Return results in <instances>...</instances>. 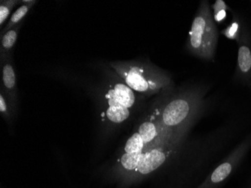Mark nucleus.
I'll return each instance as SVG.
<instances>
[{
    "instance_id": "4",
    "label": "nucleus",
    "mask_w": 251,
    "mask_h": 188,
    "mask_svg": "<svg viewBox=\"0 0 251 188\" xmlns=\"http://www.w3.org/2000/svg\"><path fill=\"white\" fill-rule=\"evenodd\" d=\"M139 94L131 89L119 76L106 92L105 98L108 108L107 118L114 124H120L129 119L132 109L138 105Z\"/></svg>"
},
{
    "instance_id": "16",
    "label": "nucleus",
    "mask_w": 251,
    "mask_h": 188,
    "mask_svg": "<svg viewBox=\"0 0 251 188\" xmlns=\"http://www.w3.org/2000/svg\"></svg>"
},
{
    "instance_id": "9",
    "label": "nucleus",
    "mask_w": 251,
    "mask_h": 188,
    "mask_svg": "<svg viewBox=\"0 0 251 188\" xmlns=\"http://www.w3.org/2000/svg\"><path fill=\"white\" fill-rule=\"evenodd\" d=\"M21 26H22V23L1 36V56H2V59L3 58L4 55L8 53L16 43Z\"/></svg>"
},
{
    "instance_id": "5",
    "label": "nucleus",
    "mask_w": 251,
    "mask_h": 188,
    "mask_svg": "<svg viewBox=\"0 0 251 188\" xmlns=\"http://www.w3.org/2000/svg\"><path fill=\"white\" fill-rule=\"evenodd\" d=\"M251 148V135L234 148L197 188H218L229 179Z\"/></svg>"
},
{
    "instance_id": "14",
    "label": "nucleus",
    "mask_w": 251,
    "mask_h": 188,
    "mask_svg": "<svg viewBox=\"0 0 251 188\" xmlns=\"http://www.w3.org/2000/svg\"><path fill=\"white\" fill-rule=\"evenodd\" d=\"M7 104L5 98L4 97L3 93H1L0 95V111L2 113L6 112Z\"/></svg>"
},
{
    "instance_id": "1",
    "label": "nucleus",
    "mask_w": 251,
    "mask_h": 188,
    "mask_svg": "<svg viewBox=\"0 0 251 188\" xmlns=\"http://www.w3.org/2000/svg\"><path fill=\"white\" fill-rule=\"evenodd\" d=\"M111 66L131 89L142 95H155L170 87L172 79L166 72L145 62H114Z\"/></svg>"
},
{
    "instance_id": "15",
    "label": "nucleus",
    "mask_w": 251,
    "mask_h": 188,
    "mask_svg": "<svg viewBox=\"0 0 251 188\" xmlns=\"http://www.w3.org/2000/svg\"><path fill=\"white\" fill-rule=\"evenodd\" d=\"M250 188H251V187H250Z\"/></svg>"
},
{
    "instance_id": "11",
    "label": "nucleus",
    "mask_w": 251,
    "mask_h": 188,
    "mask_svg": "<svg viewBox=\"0 0 251 188\" xmlns=\"http://www.w3.org/2000/svg\"><path fill=\"white\" fill-rule=\"evenodd\" d=\"M149 149L139 133L135 132L128 138L124 146V154H137Z\"/></svg>"
},
{
    "instance_id": "12",
    "label": "nucleus",
    "mask_w": 251,
    "mask_h": 188,
    "mask_svg": "<svg viewBox=\"0 0 251 188\" xmlns=\"http://www.w3.org/2000/svg\"><path fill=\"white\" fill-rule=\"evenodd\" d=\"M211 8L214 11L212 15L214 22L218 25H221L226 19L227 11H232L231 8L223 0H216Z\"/></svg>"
},
{
    "instance_id": "8",
    "label": "nucleus",
    "mask_w": 251,
    "mask_h": 188,
    "mask_svg": "<svg viewBox=\"0 0 251 188\" xmlns=\"http://www.w3.org/2000/svg\"><path fill=\"white\" fill-rule=\"evenodd\" d=\"M2 86L8 93H15L16 90V74L10 62L2 63Z\"/></svg>"
},
{
    "instance_id": "7",
    "label": "nucleus",
    "mask_w": 251,
    "mask_h": 188,
    "mask_svg": "<svg viewBox=\"0 0 251 188\" xmlns=\"http://www.w3.org/2000/svg\"><path fill=\"white\" fill-rule=\"evenodd\" d=\"M23 2H24V4L21 5L12 14L6 26H5V27L1 30V36L4 35L5 32H8L10 29L15 27L17 25H20L21 23H22V20L27 15L29 10L35 5L36 2V1H24Z\"/></svg>"
},
{
    "instance_id": "6",
    "label": "nucleus",
    "mask_w": 251,
    "mask_h": 188,
    "mask_svg": "<svg viewBox=\"0 0 251 188\" xmlns=\"http://www.w3.org/2000/svg\"><path fill=\"white\" fill-rule=\"evenodd\" d=\"M238 59L234 79L243 84H251V36L245 29L242 37L237 41Z\"/></svg>"
},
{
    "instance_id": "13",
    "label": "nucleus",
    "mask_w": 251,
    "mask_h": 188,
    "mask_svg": "<svg viewBox=\"0 0 251 188\" xmlns=\"http://www.w3.org/2000/svg\"><path fill=\"white\" fill-rule=\"evenodd\" d=\"M19 1H1L0 5V26L2 29L4 23L11 14V10L19 3Z\"/></svg>"
},
{
    "instance_id": "10",
    "label": "nucleus",
    "mask_w": 251,
    "mask_h": 188,
    "mask_svg": "<svg viewBox=\"0 0 251 188\" xmlns=\"http://www.w3.org/2000/svg\"><path fill=\"white\" fill-rule=\"evenodd\" d=\"M245 29H246L242 26L240 19L236 15H234L232 22L225 29L221 31V34L227 39L235 40L237 42L242 37V34L244 33Z\"/></svg>"
},
{
    "instance_id": "3",
    "label": "nucleus",
    "mask_w": 251,
    "mask_h": 188,
    "mask_svg": "<svg viewBox=\"0 0 251 188\" xmlns=\"http://www.w3.org/2000/svg\"><path fill=\"white\" fill-rule=\"evenodd\" d=\"M202 96L197 91H185L168 100L156 110V121L164 131L177 134L188 128L197 115Z\"/></svg>"
},
{
    "instance_id": "2",
    "label": "nucleus",
    "mask_w": 251,
    "mask_h": 188,
    "mask_svg": "<svg viewBox=\"0 0 251 188\" xmlns=\"http://www.w3.org/2000/svg\"><path fill=\"white\" fill-rule=\"evenodd\" d=\"M218 36L209 2L201 1L193 18L186 48L193 56L214 61Z\"/></svg>"
}]
</instances>
